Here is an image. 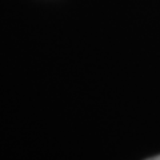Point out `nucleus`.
Masks as SVG:
<instances>
[{"instance_id": "obj_1", "label": "nucleus", "mask_w": 160, "mask_h": 160, "mask_svg": "<svg viewBox=\"0 0 160 160\" xmlns=\"http://www.w3.org/2000/svg\"><path fill=\"white\" fill-rule=\"evenodd\" d=\"M147 160H160V155H158V156H153L151 159H147Z\"/></svg>"}]
</instances>
